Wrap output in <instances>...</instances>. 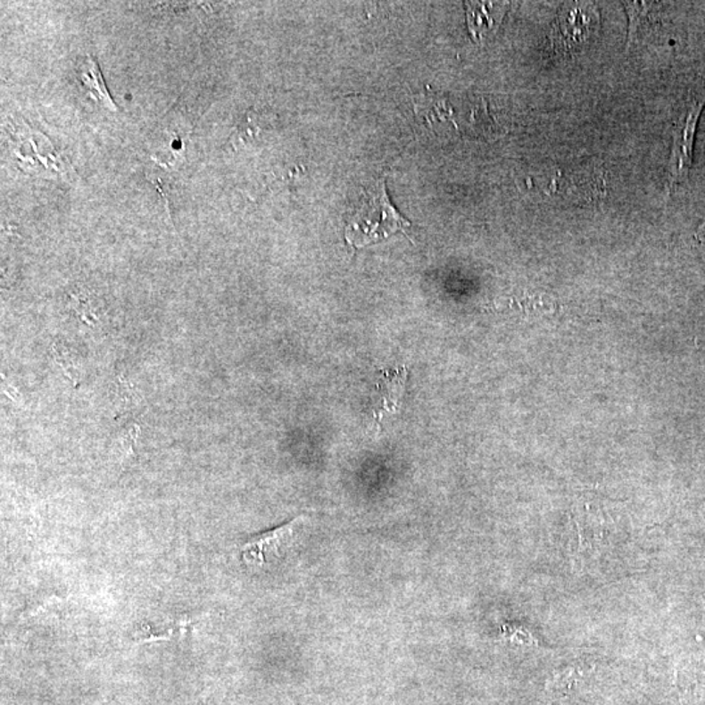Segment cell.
<instances>
[{
	"label": "cell",
	"mask_w": 705,
	"mask_h": 705,
	"mask_svg": "<svg viewBox=\"0 0 705 705\" xmlns=\"http://www.w3.org/2000/svg\"><path fill=\"white\" fill-rule=\"evenodd\" d=\"M411 222L396 211L389 200L385 178L363 190L357 210L346 224L345 239L354 248L385 241L397 231L405 233Z\"/></svg>",
	"instance_id": "6da1fadb"
},
{
	"label": "cell",
	"mask_w": 705,
	"mask_h": 705,
	"mask_svg": "<svg viewBox=\"0 0 705 705\" xmlns=\"http://www.w3.org/2000/svg\"><path fill=\"white\" fill-rule=\"evenodd\" d=\"M705 105V79L698 81L687 93L679 106L673 126V148L668 165L667 193L670 194L682 180L686 179L693 166V144L699 118Z\"/></svg>",
	"instance_id": "7a4b0ae2"
},
{
	"label": "cell",
	"mask_w": 705,
	"mask_h": 705,
	"mask_svg": "<svg viewBox=\"0 0 705 705\" xmlns=\"http://www.w3.org/2000/svg\"><path fill=\"white\" fill-rule=\"evenodd\" d=\"M600 29V12L593 3H566L552 28V47L557 53L582 49Z\"/></svg>",
	"instance_id": "3957f363"
},
{
	"label": "cell",
	"mask_w": 705,
	"mask_h": 705,
	"mask_svg": "<svg viewBox=\"0 0 705 705\" xmlns=\"http://www.w3.org/2000/svg\"><path fill=\"white\" fill-rule=\"evenodd\" d=\"M301 518H294L284 526L255 535L247 541L241 549L242 560L247 566L261 567L270 558L280 557L281 552L292 545L294 540V526Z\"/></svg>",
	"instance_id": "277c9868"
},
{
	"label": "cell",
	"mask_w": 705,
	"mask_h": 705,
	"mask_svg": "<svg viewBox=\"0 0 705 705\" xmlns=\"http://www.w3.org/2000/svg\"><path fill=\"white\" fill-rule=\"evenodd\" d=\"M506 5L507 3H467L468 28L473 38L482 41L495 33L506 13Z\"/></svg>",
	"instance_id": "5b68a950"
},
{
	"label": "cell",
	"mask_w": 705,
	"mask_h": 705,
	"mask_svg": "<svg viewBox=\"0 0 705 705\" xmlns=\"http://www.w3.org/2000/svg\"><path fill=\"white\" fill-rule=\"evenodd\" d=\"M78 79L81 88L86 90L90 100L95 101L98 105L112 110V112L120 110L106 88L105 80H104L103 73H101L95 55H87L86 59L81 62L78 70Z\"/></svg>",
	"instance_id": "8992f818"
},
{
	"label": "cell",
	"mask_w": 705,
	"mask_h": 705,
	"mask_svg": "<svg viewBox=\"0 0 705 705\" xmlns=\"http://www.w3.org/2000/svg\"><path fill=\"white\" fill-rule=\"evenodd\" d=\"M626 12L630 19L627 47H633L640 39L645 38L659 25V7L656 3L626 2Z\"/></svg>",
	"instance_id": "52a82bcc"
},
{
	"label": "cell",
	"mask_w": 705,
	"mask_h": 705,
	"mask_svg": "<svg viewBox=\"0 0 705 705\" xmlns=\"http://www.w3.org/2000/svg\"><path fill=\"white\" fill-rule=\"evenodd\" d=\"M380 382L377 385L380 394H382V402H380V409L377 411L375 419L379 421L382 419L383 413L389 411L394 413L399 408L400 400H402V394H404L406 377L405 368L394 369V370L380 371Z\"/></svg>",
	"instance_id": "ba28073f"
},
{
	"label": "cell",
	"mask_w": 705,
	"mask_h": 705,
	"mask_svg": "<svg viewBox=\"0 0 705 705\" xmlns=\"http://www.w3.org/2000/svg\"><path fill=\"white\" fill-rule=\"evenodd\" d=\"M52 351L56 363L61 366L62 370L69 377L70 382L78 387L81 377V363L79 355L75 352L70 351L69 346L58 343V341L53 344Z\"/></svg>",
	"instance_id": "9c48e42d"
},
{
	"label": "cell",
	"mask_w": 705,
	"mask_h": 705,
	"mask_svg": "<svg viewBox=\"0 0 705 705\" xmlns=\"http://www.w3.org/2000/svg\"><path fill=\"white\" fill-rule=\"evenodd\" d=\"M139 433L140 427L137 425H131L123 431L122 448L129 458L135 455V443H137Z\"/></svg>",
	"instance_id": "30bf717a"
},
{
	"label": "cell",
	"mask_w": 705,
	"mask_h": 705,
	"mask_svg": "<svg viewBox=\"0 0 705 705\" xmlns=\"http://www.w3.org/2000/svg\"><path fill=\"white\" fill-rule=\"evenodd\" d=\"M693 238H695V241L698 242V244H703V242H705V222H703L701 227L699 228L698 231H696L695 236H693Z\"/></svg>",
	"instance_id": "8fae6325"
}]
</instances>
